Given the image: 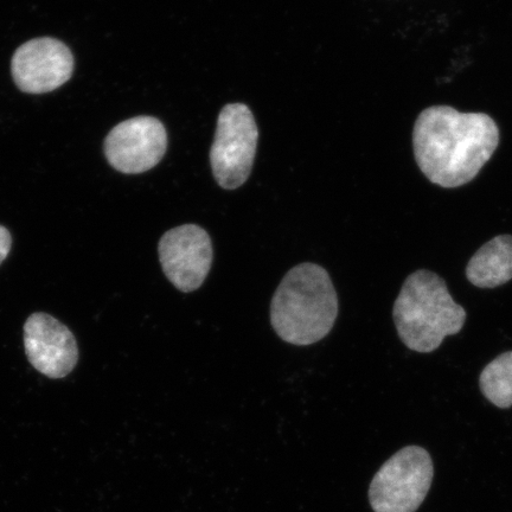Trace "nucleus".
I'll return each instance as SVG.
<instances>
[{
    "mask_svg": "<svg viewBox=\"0 0 512 512\" xmlns=\"http://www.w3.org/2000/svg\"><path fill=\"white\" fill-rule=\"evenodd\" d=\"M498 144V126L485 113L433 106L421 112L414 126L416 163L433 184L447 189L470 183Z\"/></svg>",
    "mask_w": 512,
    "mask_h": 512,
    "instance_id": "1",
    "label": "nucleus"
},
{
    "mask_svg": "<svg viewBox=\"0 0 512 512\" xmlns=\"http://www.w3.org/2000/svg\"><path fill=\"white\" fill-rule=\"evenodd\" d=\"M338 316V297L330 275L316 264L298 265L275 291L271 323L283 341L311 345L329 335Z\"/></svg>",
    "mask_w": 512,
    "mask_h": 512,
    "instance_id": "2",
    "label": "nucleus"
},
{
    "mask_svg": "<svg viewBox=\"0 0 512 512\" xmlns=\"http://www.w3.org/2000/svg\"><path fill=\"white\" fill-rule=\"evenodd\" d=\"M394 322L408 349L428 354L447 336L463 329L466 311L454 302L444 279L430 271H416L403 284L394 305Z\"/></svg>",
    "mask_w": 512,
    "mask_h": 512,
    "instance_id": "3",
    "label": "nucleus"
},
{
    "mask_svg": "<svg viewBox=\"0 0 512 512\" xmlns=\"http://www.w3.org/2000/svg\"><path fill=\"white\" fill-rule=\"evenodd\" d=\"M433 476V460L425 448H402L371 480V508L375 512H415L424 503Z\"/></svg>",
    "mask_w": 512,
    "mask_h": 512,
    "instance_id": "4",
    "label": "nucleus"
},
{
    "mask_svg": "<svg viewBox=\"0 0 512 512\" xmlns=\"http://www.w3.org/2000/svg\"><path fill=\"white\" fill-rule=\"evenodd\" d=\"M258 137L253 113L246 105L230 104L223 108L210 151L211 168L221 188L238 189L247 181Z\"/></svg>",
    "mask_w": 512,
    "mask_h": 512,
    "instance_id": "5",
    "label": "nucleus"
},
{
    "mask_svg": "<svg viewBox=\"0 0 512 512\" xmlns=\"http://www.w3.org/2000/svg\"><path fill=\"white\" fill-rule=\"evenodd\" d=\"M158 252L166 278L183 293L198 290L213 264L210 236L196 224H184L166 232L159 241Z\"/></svg>",
    "mask_w": 512,
    "mask_h": 512,
    "instance_id": "6",
    "label": "nucleus"
},
{
    "mask_svg": "<svg viewBox=\"0 0 512 512\" xmlns=\"http://www.w3.org/2000/svg\"><path fill=\"white\" fill-rule=\"evenodd\" d=\"M168 147V134L160 121L137 117L115 126L108 134L105 152L108 162L123 174L149 171L162 160Z\"/></svg>",
    "mask_w": 512,
    "mask_h": 512,
    "instance_id": "7",
    "label": "nucleus"
},
{
    "mask_svg": "<svg viewBox=\"0 0 512 512\" xmlns=\"http://www.w3.org/2000/svg\"><path fill=\"white\" fill-rule=\"evenodd\" d=\"M73 72L72 51L54 38H35L25 43L12 59V75L24 93L53 92L72 78Z\"/></svg>",
    "mask_w": 512,
    "mask_h": 512,
    "instance_id": "8",
    "label": "nucleus"
},
{
    "mask_svg": "<svg viewBox=\"0 0 512 512\" xmlns=\"http://www.w3.org/2000/svg\"><path fill=\"white\" fill-rule=\"evenodd\" d=\"M24 347L31 366L49 379H63L78 364L79 349L72 331L47 313L28 318Z\"/></svg>",
    "mask_w": 512,
    "mask_h": 512,
    "instance_id": "9",
    "label": "nucleus"
},
{
    "mask_svg": "<svg viewBox=\"0 0 512 512\" xmlns=\"http://www.w3.org/2000/svg\"><path fill=\"white\" fill-rule=\"evenodd\" d=\"M466 277L479 288H495L512 279V236L499 235L472 256Z\"/></svg>",
    "mask_w": 512,
    "mask_h": 512,
    "instance_id": "10",
    "label": "nucleus"
},
{
    "mask_svg": "<svg viewBox=\"0 0 512 512\" xmlns=\"http://www.w3.org/2000/svg\"><path fill=\"white\" fill-rule=\"evenodd\" d=\"M480 390L498 408L512 406V351L488 364L480 374Z\"/></svg>",
    "mask_w": 512,
    "mask_h": 512,
    "instance_id": "11",
    "label": "nucleus"
},
{
    "mask_svg": "<svg viewBox=\"0 0 512 512\" xmlns=\"http://www.w3.org/2000/svg\"><path fill=\"white\" fill-rule=\"evenodd\" d=\"M12 238L8 229L0 226V265L8 258L11 251Z\"/></svg>",
    "mask_w": 512,
    "mask_h": 512,
    "instance_id": "12",
    "label": "nucleus"
}]
</instances>
